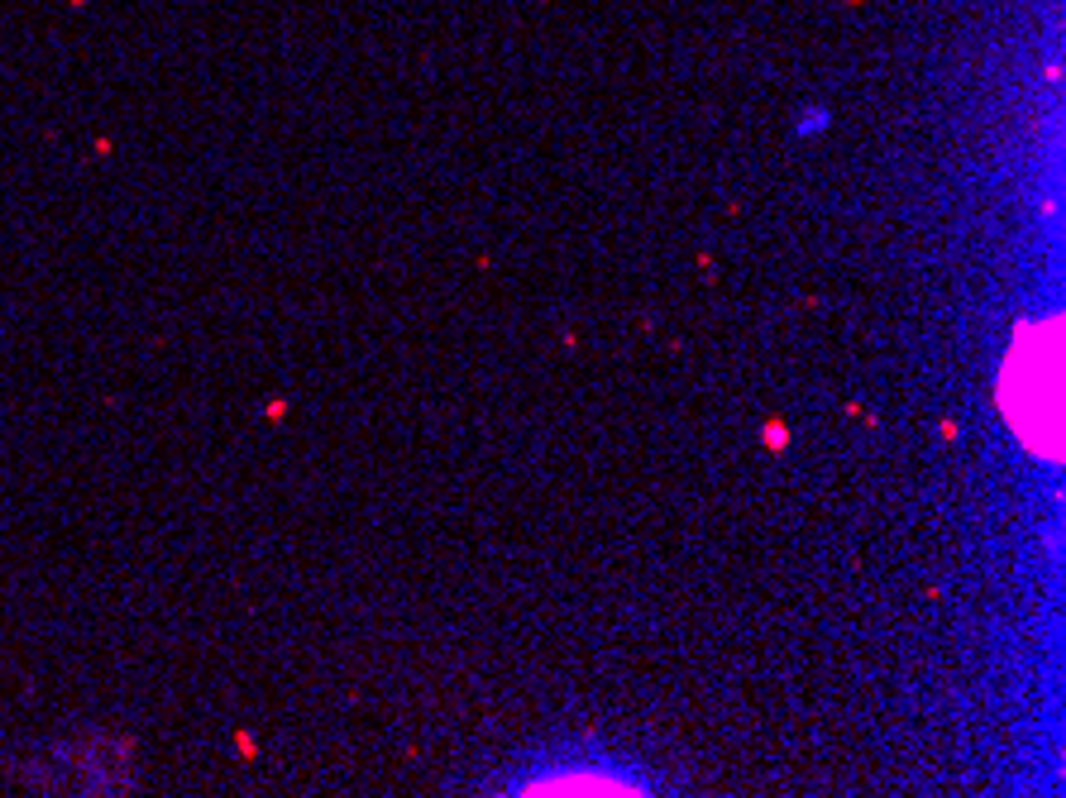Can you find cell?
I'll use <instances>...</instances> for the list:
<instances>
[{"instance_id":"7a4b0ae2","label":"cell","mask_w":1066,"mask_h":798,"mask_svg":"<svg viewBox=\"0 0 1066 798\" xmlns=\"http://www.w3.org/2000/svg\"><path fill=\"white\" fill-rule=\"evenodd\" d=\"M827 125H832V110H827V106H808V110H799L794 134H799V139H813V134H823Z\"/></svg>"},{"instance_id":"6da1fadb","label":"cell","mask_w":1066,"mask_h":798,"mask_svg":"<svg viewBox=\"0 0 1066 798\" xmlns=\"http://www.w3.org/2000/svg\"><path fill=\"white\" fill-rule=\"evenodd\" d=\"M517 794H646L636 779H627L622 770H560V775H536L526 779Z\"/></svg>"}]
</instances>
